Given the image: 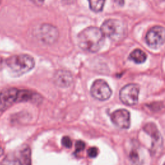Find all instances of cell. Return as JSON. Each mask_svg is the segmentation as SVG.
Here are the masks:
<instances>
[{"mask_svg":"<svg viewBox=\"0 0 165 165\" xmlns=\"http://www.w3.org/2000/svg\"><path fill=\"white\" fill-rule=\"evenodd\" d=\"M18 89L8 88L0 92V112H3L13 104L17 103Z\"/></svg>","mask_w":165,"mask_h":165,"instance_id":"ba28073f","label":"cell"},{"mask_svg":"<svg viewBox=\"0 0 165 165\" xmlns=\"http://www.w3.org/2000/svg\"><path fill=\"white\" fill-rule=\"evenodd\" d=\"M87 154L88 155V157L90 158H96L97 154H98L97 148L96 147H92V148H89L88 152H87Z\"/></svg>","mask_w":165,"mask_h":165,"instance_id":"ac0fdd59","label":"cell"},{"mask_svg":"<svg viewBox=\"0 0 165 165\" xmlns=\"http://www.w3.org/2000/svg\"><path fill=\"white\" fill-rule=\"evenodd\" d=\"M85 147V143L82 141H78L76 142L75 145L76 152H80L83 150Z\"/></svg>","mask_w":165,"mask_h":165,"instance_id":"e0dca14e","label":"cell"},{"mask_svg":"<svg viewBox=\"0 0 165 165\" xmlns=\"http://www.w3.org/2000/svg\"><path fill=\"white\" fill-rule=\"evenodd\" d=\"M58 31L56 27L48 25H43L40 30V38L45 43L52 44L56 41L58 38Z\"/></svg>","mask_w":165,"mask_h":165,"instance_id":"30bf717a","label":"cell"},{"mask_svg":"<svg viewBox=\"0 0 165 165\" xmlns=\"http://www.w3.org/2000/svg\"><path fill=\"white\" fill-rule=\"evenodd\" d=\"M115 1L120 5H123L124 3V0H115Z\"/></svg>","mask_w":165,"mask_h":165,"instance_id":"ffe728a7","label":"cell"},{"mask_svg":"<svg viewBox=\"0 0 165 165\" xmlns=\"http://www.w3.org/2000/svg\"><path fill=\"white\" fill-rule=\"evenodd\" d=\"M90 93L95 99L106 101L111 97L112 92L107 82L103 79H97L90 88Z\"/></svg>","mask_w":165,"mask_h":165,"instance_id":"5b68a950","label":"cell"},{"mask_svg":"<svg viewBox=\"0 0 165 165\" xmlns=\"http://www.w3.org/2000/svg\"><path fill=\"white\" fill-rule=\"evenodd\" d=\"M0 165H31L30 149L25 148L17 155H7Z\"/></svg>","mask_w":165,"mask_h":165,"instance_id":"52a82bcc","label":"cell"},{"mask_svg":"<svg viewBox=\"0 0 165 165\" xmlns=\"http://www.w3.org/2000/svg\"><path fill=\"white\" fill-rule=\"evenodd\" d=\"M139 87L135 84H128L120 91V97L121 102L128 106H133L138 102Z\"/></svg>","mask_w":165,"mask_h":165,"instance_id":"277c9868","label":"cell"},{"mask_svg":"<svg viewBox=\"0 0 165 165\" xmlns=\"http://www.w3.org/2000/svg\"><path fill=\"white\" fill-rule=\"evenodd\" d=\"M2 67H3V59L0 57V70L2 69Z\"/></svg>","mask_w":165,"mask_h":165,"instance_id":"44dd1931","label":"cell"},{"mask_svg":"<svg viewBox=\"0 0 165 165\" xmlns=\"http://www.w3.org/2000/svg\"><path fill=\"white\" fill-rule=\"evenodd\" d=\"M63 1L64 2H65L66 3H72L74 0H63Z\"/></svg>","mask_w":165,"mask_h":165,"instance_id":"7402d4cb","label":"cell"},{"mask_svg":"<svg viewBox=\"0 0 165 165\" xmlns=\"http://www.w3.org/2000/svg\"><path fill=\"white\" fill-rule=\"evenodd\" d=\"M105 1L106 0H88L90 8L95 12L102 11Z\"/></svg>","mask_w":165,"mask_h":165,"instance_id":"9a60e30c","label":"cell"},{"mask_svg":"<svg viewBox=\"0 0 165 165\" xmlns=\"http://www.w3.org/2000/svg\"><path fill=\"white\" fill-rule=\"evenodd\" d=\"M146 42L149 47L158 49L164 41V29L161 26H155L149 30L146 35Z\"/></svg>","mask_w":165,"mask_h":165,"instance_id":"8992f818","label":"cell"},{"mask_svg":"<svg viewBox=\"0 0 165 165\" xmlns=\"http://www.w3.org/2000/svg\"><path fill=\"white\" fill-rule=\"evenodd\" d=\"M104 36L101 29L97 27H88L79 34L78 45L83 50L96 52L101 49L104 44Z\"/></svg>","mask_w":165,"mask_h":165,"instance_id":"6da1fadb","label":"cell"},{"mask_svg":"<svg viewBox=\"0 0 165 165\" xmlns=\"http://www.w3.org/2000/svg\"><path fill=\"white\" fill-rule=\"evenodd\" d=\"M128 158H129V161L132 165H141L142 160L139 147L134 144L128 152Z\"/></svg>","mask_w":165,"mask_h":165,"instance_id":"4fadbf2b","label":"cell"},{"mask_svg":"<svg viewBox=\"0 0 165 165\" xmlns=\"http://www.w3.org/2000/svg\"><path fill=\"white\" fill-rule=\"evenodd\" d=\"M32 1L36 5H41L45 0H32Z\"/></svg>","mask_w":165,"mask_h":165,"instance_id":"d6986e66","label":"cell"},{"mask_svg":"<svg viewBox=\"0 0 165 165\" xmlns=\"http://www.w3.org/2000/svg\"><path fill=\"white\" fill-rule=\"evenodd\" d=\"M61 144H63V146H64L65 147L68 148H70L72 145V141L70 139V137L68 136H65L63 137L61 139Z\"/></svg>","mask_w":165,"mask_h":165,"instance_id":"2e32d148","label":"cell"},{"mask_svg":"<svg viewBox=\"0 0 165 165\" xmlns=\"http://www.w3.org/2000/svg\"><path fill=\"white\" fill-rule=\"evenodd\" d=\"M144 130L152 137V149L155 153L159 148H162L163 140L161 135L158 128L153 123H148L144 126Z\"/></svg>","mask_w":165,"mask_h":165,"instance_id":"8fae6325","label":"cell"},{"mask_svg":"<svg viewBox=\"0 0 165 165\" xmlns=\"http://www.w3.org/2000/svg\"><path fill=\"white\" fill-rule=\"evenodd\" d=\"M101 31L104 35L116 41L121 40L125 35L124 24L117 20L110 19L105 21L101 26Z\"/></svg>","mask_w":165,"mask_h":165,"instance_id":"3957f363","label":"cell"},{"mask_svg":"<svg viewBox=\"0 0 165 165\" xmlns=\"http://www.w3.org/2000/svg\"><path fill=\"white\" fill-rule=\"evenodd\" d=\"M6 64L14 75L21 76L34 67L35 61L29 55L19 54L7 59Z\"/></svg>","mask_w":165,"mask_h":165,"instance_id":"7a4b0ae2","label":"cell"},{"mask_svg":"<svg viewBox=\"0 0 165 165\" xmlns=\"http://www.w3.org/2000/svg\"><path fill=\"white\" fill-rule=\"evenodd\" d=\"M73 78L69 72L59 70L54 76V82L58 86L64 88L69 87L72 82Z\"/></svg>","mask_w":165,"mask_h":165,"instance_id":"7c38bea8","label":"cell"},{"mask_svg":"<svg viewBox=\"0 0 165 165\" xmlns=\"http://www.w3.org/2000/svg\"><path fill=\"white\" fill-rule=\"evenodd\" d=\"M129 58L135 63L140 64L144 63L146 61L147 56H146V54L143 50L140 49H136L130 54Z\"/></svg>","mask_w":165,"mask_h":165,"instance_id":"5bb4252c","label":"cell"},{"mask_svg":"<svg viewBox=\"0 0 165 165\" xmlns=\"http://www.w3.org/2000/svg\"><path fill=\"white\" fill-rule=\"evenodd\" d=\"M111 120L116 126L127 129L130 126V112L125 109L117 110L112 114Z\"/></svg>","mask_w":165,"mask_h":165,"instance_id":"9c48e42d","label":"cell"}]
</instances>
